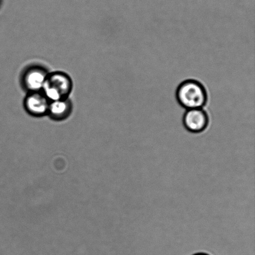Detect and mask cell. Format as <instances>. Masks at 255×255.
Returning a JSON list of instances; mask_svg holds the SVG:
<instances>
[{"label":"cell","mask_w":255,"mask_h":255,"mask_svg":"<svg viewBox=\"0 0 255 255\" xmlns=\"http://www.w3.org/2000/svg\"><path fill=\"white\" fill-rule=\"evenodd\" d=\"M177 102L186 110L202 109L207 101V93L203 85L195 79L185 80L177 87Z\"/></svg>","instance_id":"1"},{"label":"cell","mask_w":255,"mask_h":255,"mask_svg":"<svg viewBox=\"0 0 255 255\" xmlns=\"http://www.w3.org/2000/svg\"><path fill=\"white\" fill-rule=\"evenodd\" d=\"M72 84L71 80L66 74L54 72L47 76L42 92L51 102L67 99Z\"/></svg>","instance_id":"2"},{"label":"cell","mask_w":255,"mask_h":255,"mask_svg":"<svg viewBox=\"0 0 255 255\" xmlns=\"http://www.w3.org/2000/svg\"><path fill=\"white\" fill-rule=\"evenodd\" d=\"M208 114L202 109L186 110L182 118V122L187 131L198 134L203 132L208 126Z\"/></svg>","instance_id":"3"},{"label":"cell","mask_w":255,"mask_h":255,"mask_svg":"<svg viewBox=\"0 0 255 255\" xmlns=\"http://www.w3.org/2000/svg\"><path fill=\"white\" fill-rule=\"evenodd\" d=\"M49 101L43 92H32L25 100V107L30 114L34 116H42L48 113Z\"/></svg>","instance_id":"4"},{"label":"cell","mask_w":255,"mask_h":255,"mask_svg":"<svg viewBox=\"0 0 255 255\" xmlns=\"http://www.w3.org/2000/svg\"><path fill=\"white\" fill-rule=\"evenodd\" d=\"M48 74L45 70L33 68L29 70L24 76V84L31 92H38L43 89Z\"/></svg>","instance_id":"5"},{"label":"cell","mask_w":255,"mask_h":255,"mask_svg":"<svg viewBox=\"0 0 255 255\" xmlns=\"http://www.w3.org/2000/svg\"><path fill=\"white\" fill-rule=\"evenodd\" d=\"M71 110V104L68 99L58 100L51 102L48 113L54 119L62 120L69 116Z\"/></svg>","instance_id":"6"},{"label":"cell","mask_w":255,"mask_h":255,"mask_svg":"<svg viewBox=\"0 0 255 255\" xmlns=\"http://www.w3.org/2000/svg\"><path fill=\"white\" fill-rule=\"evenodd\" d=\"M193 255H209V254H207L206 253H198V254H194Z\"/></svg>","instance_id":"7"}]
</instances>
